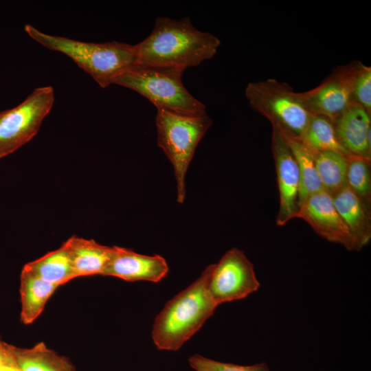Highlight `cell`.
Here are the masks:
<instances>
[{"label": "cell", "mask_w": 371, "mask_h": 371, "mask_svg": "<svg viewBox=\"0 0 371 371\" xmlns=\"http://www.w3.org/2000/svg\"><path fill=\"white\" fill-rule=\"evenodd\" d=\"M220 45L218 38L196 29L188 17L159 16L152 32L135 45L136 63L186 69L213 58Z\"/></svg>", "instance_id": "6da1fadb"}, {"label": "cell", "mask_w": 371, "mask_h": 371, "mask_svg": "<svg viewBox=\"0 0 371 371\" xmlns=\"http://www.w3.org/2000/svg\"><path fill=\"white\" fill-rule=\"evenodd\" d=\"M214 264L208 265L199 277L170 299L156 316L151 332L157 349H180L214 314L218 305L209 289Z\"/></svg>", "instance_id": "7a4b0ae2"}, {"label": "cell", "mask_w": 371, "mask_h": 371, "mask_svg": "<svg viewBox=\"0 0 371 371\" xmlns=\"http://www.w3.org/2000/svg\"><path fill=\"white\" fill-rule=\"evenodd\" d=\"M25 30L45 47L72 59L102 87L113 84L125 69L137 63L135 45L123 42L87 43L42 32L31 25Z\"/></svg>", "instance_id": "3957f363"}, {"label": "cell", "mask_w": 371, "mask_h": 371, "mask_svg": "<svg viewBox=\"0 0 371 371\" xmlns=\"http://www.w3.org/2000/svg\"><path fill=\"white\" fill-rule=\"evenodd\" d=\"M181 67L135 63L125 69L113 84L132 89L156 108L186 116L207 115L206 106L184 87Z\"/></svg>", "instance_id": "277c9868"}, {"label": "cell", "mask_w": 371, "mask_h": 371, "mask_svg": "<svg viewBox=\"0 0 371 371\" xmlns=\"http://www.w3.org/2000/svg\"><path fill=\"white\" fill-rule=\"evenodd\" d=\"M212 125L208 116H186L157 108V144L172 164L177 181V201L186 197V175L195 150Z\"/></svg>", "instance_id": "5b68a950"}, {"label": "cell", "mask_w": 371, "mask_h": 371, "mask_svg": "<svg viewBox=\"0 0 371 371\" xmlns=\"http://www.w3.org/2000/svg\"><path fill=\"white\" fill-rule=\"evenodd\" d=\"M245 93L252 109L286 135L300 137L313 115L300 93L276 79L249 82Z\"/></svg>", "instance_id": "8992f818"}, {"label": "cell", "mask_w": 371, "mask_h": 371, "mask_svg": "<svg viewBox=\"0 0 371 371\" xmlns=\"http://www.w3.org/2000/svg\"><path fill=\"white\" fill-rule=\"evenodd\" d=\"M54 101L52 87H38L18 106L0 112V158L14 153L37 134Z\"/></svg>", "instance_id": "52a82bcc"}, {"label": "cell", "mask_w": 371, "mask_h": 371, "mask_svg": "<svg viewBox=\"0 0 371 371\" xmlns=\"http://www.w3.org/2000/svg\"><path fill=\"white\" fill-rule=\"evenodd\" d=\"M260 286L252 262L238 248L228 250L214 264L209 289L218 306L243 300Z\"/></svg>", "instance_id": "ba28073f"}, {"label": "cell", "mask_w": 371, "mask_h": 371, "mask_svg": "<svg viewBox=\"0 0 371 371\" xmlns=\"http://www.w3.org/2000/svg\"><path fill=\"white\" fill-rule=\"evenodd\" d=\"M359 62L341 66L315 88L300 93L306 107L313 115H319L333 122L353 102L352 85Z\"/></svg>", "instance_id": "9c48e42d"}, {"label": "cell", "mask_w": 371, "mask_h": 371, "mask_svg": "<svg viewBox=\"0 0 371 371\" xmlns=\"http://www.w3.org/2000/svg\"><path fill=\"white\" fill-rule=\"evenodd\" d=\"M271 147L279 192L276 224L283 226L297 218L299 212L300 172L287 141L275 126H272Z\"/></svg>", "instance_id": "30bf717a"}, {"label": "cell", "mask_w": 371, "mask_h": 371, "mask_svg": "<svg viewBox=\"0 0 371 371\" xmlns=\"http://www.w3.org/2000/svg\"><path fill=\"white\" fill-rule=\"evenodd\" d=\"M297 218L305 221L324 239L357 251L355 243L337 212L333 196L322 190L308 196L300 206Z\"/></svg>", "instance_id": "8fae6325"}, {"label": "cell", "mask_w": 371, "mask_h": 371, "mask_svg": "<svg viewBox=\"0 0 371 371\" xmlns=\"http://www.w3.org/2000/svg\"><path fill=\"white\" fill-rule=\"evenodd\" d=\"M114 247L113 258L103 276H113L128 282H159L168 273V263L159 255L148 256L127 248Z\"/></svg>", "instance_id": "7c38bea8"}, {"label": "cell", "mask_w": 371, "mask_h": 371, "mask_svg": "<svg viewBox=\"0 0 371 371\" xmlns=\"http://www.w3.org/2000/svg\"><path fill=\"white\" fill-rule=\"evenodd\" d=\"M370 114L352 102L333 122L339 140L348 153L370 160Z\"/></svg>", "instance_id": "4fadbf2b"}, {"label": "cell", "mask_w": 371, "mask_h": 371, "mask_svg": "<svg viewBox=\"0 0 371 371\" xmlns=\"http://www.w3.org/2000/svg\"><path fill=\"white\" fill-rule=\"evenodd\" d=\"M332 196L335 206L347 226L357 251L361 250L371 238L370 207L347 186Z\"/></svg>", "instance_id": "5bb4252c"}, {"label": "cell", "mask_w": 371, "mask_h": 371, "mask_svg": "<svg viewBox=\"0 0 371 371\" xmlns=\"http://www.w3.org/2000/svg\"><path fill=\"white\" fill-rule=\"evenodd\" d=\"M65 243L70 254L74 278L102 275L115 251L114 247L76 236H72Z\"/></svg>", "instance_id": "9a60e30c"}, {"label": "cell", "mask_w": 371, "mask_h": 371, "mask_svg": "<svg viewBox=\"0 0 371 371\" xmlns=\"http://www.w3.org/2000/svg\"><path fill=\"white\" fill-rule=\"evenodd\" d=\"M59 286L47 282L25 269L21 275V319L33 322L43 312L47 302Z\"/></svg>", "instance_id": "2e32d148"}, {"label": "cell", "mask_w": 371, "mask_h": 371, "mask_svg": "<svg viewBox=\"0 0 371 371\" xmlns=\"http://www.w3.org/2000/svg\"><path fill=\"white\" fill-rule=\"evenodd\" d=\"M23 269L58 286L74 278L70 254L65 243L58 249L26 264Z\"/></svg>", "instance_id": "e0dca14e"}, {"label": "cell", "mask_w": 371, "mask_h": 371, "mask_svg": "<svg viewBox=\"0 0 371 371\" xmlns=\"http://www.w3.org/2000/svg\"><path fill=\"white\" fill-rule=\"evenodd\" d=\"M282 133L289 144L298 167L300 177V206L308 196L324 189L315 167L313 153L298 137Z\"/></svg>", "instance_id": "ac0fdd59"}, {"label": "cell", "mask_w": 371, "mask_h": 371, "mask_svg": "<svg viewBox=\"0 0 371 371\" xmlns=\"http://www.w3.org/2000/svg\"><path fill=\"white\" fill-rule=\"evenodd\" d=\"M313 154L335 151L350 155L341 144L334 123L328 118L313 115L302 135L298 137Z\"/></svg>", "instance_id": "d6986e66"}, {"label": "cell", "mask_w": 371, "mask_h": 371, "mask_svg": "<svg viewBox=\"0 0 371 371\" xmlns=\"http://www.w3.org/2000/svg\"><path fill=\"white\" fill-rule=\"evenodd\" d=\"M317 172L323 189L331 194L346 186L348 157L335 151L314 154Z\"/></svg>", "instance_id": "ffe728a7"}, {"label": "cell", "mask_w": 371, "mask_h": 371, "mask_svg": "<svg viewBox=\"0 0 371 371\" xmlns=\"http://www.w3.org/2000/svg\"><path fill=\"white\" fill-rule=\"evenodd\" d=\"M346 186L370 207V160L350 155L348 157Z\"/></svg>", "instance_id": "44dd1931"}, {"label": "cell", "mask_w": 371, "mask_h": 371, "mask_svg": "<svg viewBox=\"0 0 371 371\" xmlns=\"http://www.w3.org/2000/svg\"><path fill=\"white\" fill-rule=\"evenodd\" d=\"M188 363L195 371H271L265 362L243 366L218 361L198 354L190 356Z\"/></svg>", "instance_id": "7402d4cb"}, {"label": "cell", "mask_w": 371, "mask_h": 371, "mask_svg": "<svg viewBox=\"0 0 371 371\" xmlns=\"http://www.w3.org/2000/svg\"><path fill=\"white\" fill-rule=\"evenodd\" d=\"M352 99L371 113V67L360 62L353 80Z\"/></svg>", "instance_id": "603a6c76"}, {"label": "cell", "mask_w": 371, "mask_h": 371, "mask_svg": "<svg viewBox=\"0 0 371 371\" xmlns=\"http://www.w3.org/2000/svg\"><path fill=\"white\" fill-rule=\"evenodd\" d=\"M19 367L21 371H57L46 361L35 357L23 358Z\"/></svg>", "instance_id": "cb8c5ba5"}, {"label": "cell", "mask_w": 371, "mask_h": 371, "mask_svg": "<svg viewBox=\"0 0 371 371\" xmlns=\"http://www.w3.org/2000/svg\"><path fill=\"white\" fill-rule=\"evenodd\" d=\"M0 371H21L19 367L5 362L0 368Z\"/></svg>", "instance_id": "d4e9b609"}, {"label": "cell", "mask_w": 371, "mask_h": 371, "mask_svg": "<svg viewBox=\"0 0 371 371\" xmlns=\"http://www.w3.org/2000/svg\"><path fill=\"white\" fill-rule=\"evenodd\" d=\"M6 362L2 346L0 344V368Z\"/></svg>", "instance_id": "484cf974"}]
</instances>
